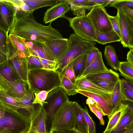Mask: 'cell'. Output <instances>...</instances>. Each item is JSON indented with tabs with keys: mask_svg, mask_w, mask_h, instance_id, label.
Instances as JSON below:
<instances>
[{
	"mask_svg": "<svg viewBox=\"0 0 133 133\" xmlns=\"http://www.w3.org/2000/svg\"><path fill=\"white\" fill-rule=\"evenodd\" d=\"M94 41L85 40L75 33L68 39V48L63 58L57 63L56 70L60 72L64 67L79 56L88 54L96 47Z\"/></svg>",
	"mask_w": 133,
	"mask_h": 133,
	"instance_id": "obj_3",
	"label": "cell"
},
{
	"mask_svg": "<svg viewBox=\"0 0 133 133\" xmlns=\"http://www.w3.org/2000/svg\"><path fill=\"white\" fill-rule=\"evenodd\" d=\"M125 15L127 17L133 20V9L131 8L128 7H123L121 9Z\"/></svg>",
	"mask_w": 133,
	"mask_h": 133,
	"instance_id": "obj_49",
	"label": "cell"
},
{
	"mask_svg": "<svg viewBox=\"0 0 133 133\" xmlns=\"http://www.w3.org/2000/svg\"><path fill=\"white\" fill-rule=\"evenodd\" d=\"M24 39L32 55L56 62L52 54L44 43Z\"/></svg>",
	"mask_w": 133,
	"mask_h": 133,
	"instance_id": "obj_18",
	"label": "cell"
},
{
	"mask_svg": "<svg viewBox=\"0 0 133 133\" xmlns=\"http://www.w3.org/2000/svg\"><path fill=\"white\" fill-rule=\"evenodd\" d=\"M128 108L127 105L122 101L116 110L109 119L107 127L103 133H108L116 125Z\"/></svg>",
	"mask_w": 133,
	"mask_h": 133,
	"instance_id": "obj_23",
	"label": "cell"
},
{
	"mask_svg": "<svg viewBox=\"0 0 133 133\" xmlns=\"http://www.w3.org/2000/svg\"><path fill=\"white\" fill-rule=\"evenodd\" d=\"M64 18L69 21L70 26L78 36L85 40L96 41V30L87 15L73 18L65 16Z\"/></svg>",
	"mask_w": 133,
	"mask_h": 133,
	"instance_id": "obj_7",
	"label": "cell"
},
{
	"mask_svg": "<svg viewBox=\"0 0 133 133\" xmlns=\"http://www.w3.org/2000/svg\"><path fill=\"white\" fill-rule=\"evenodd\" d=\"M104 56L108 65L116 71L118 70L120 62L115 48L111 45L105 46Z\"/></svg>",
	"mask_w": 133,
	"mask_h": 133,
	"instance_id": "obj_24",
	"label": "cell"
},
{
	"mask_svg": "<svg viewBox=\"0 0 133 133\" xmlns=\"http://www.w3.org/2000/svg\"><path fill=\"white\" fill-rule=\"evenodd\" d=\"M23 1L34 11L41 8L52 6L61 0H23Z\"/></svg>",
	"mask_w": 133,
	"mask_h": 133,
	"instance_id": "obj_32",
	"label": "cell"
},
{
	"mask_svg": "<svg viewBox=\"0 0 133 133\" xmlns=\"http://www.w3.org/2000/svg\"><path fill=\"white\" fill-rule=\"evenodd\" d=\"M76 121L73 102L69 101L61 106L54 114L51 130L75 129Z\"/></svg>",
	"mask_w": 133,
	"mask_h": 133,
	"instance_id": "obj_4",
	"label": "cell"
},
{
	"mask_svg": "<svg viewBox=\"0 0 133 133\" xmlns=\"http://www.w3.org/2000/svg\"><path fill=\"white\" fill-rule=\"evenodd\" d=\"M61 87L68 96L74 95L77 93L75 84L67 78L61 76Z\"/></svg>",
	"mask_w": 133,
	"mask_h": 133,
	"instance_id": "obj_35",
	"label": "cell"
},
{
	"mask_svg": "<svg viewBox=\"0 0 133 133\" xmlns=\"http://www.w3.org/2000/svg\"><path fill=\"white\" fill-rule=\"evenodd\" d=\"M8 56L0 50V64L8 59Z\"/></svg>",
	"mask_w": 133,
	"mask_h": 133,
	"instance_id": "obj_55",
	"label": "cell"
},
{
	"mask_svg": "<svg viewBox=\"0 0 133 133\" xmlns=\"http://www.w3.org/2000/svg\"><path fill=\"white\" fill-rule=\"evenodd\" d=\"M1 103H0V106H1Z\"/></svg>",
	"mask_w": 133,
	"mask_h": 133,
	"instance_id": "obj_58",
	"label": "cell"
},
{
	"mask_svg": "<svg viewBox=\"0 0 133 133\" xmlns=\"http://www.w3.org/2000/svg\"><path fill=\"white\" fill-rule=\"evenodd\" d=\"M122 102L127 105L128 109L133 114V102L128 100H123Z\"/></svg>",
	"mask_w": 133,
	"mask_h": 133,
	"instance_id": "obj_53",
	"label": "cell"
},
{
	"mask_svg": "<svg viewBox=\"0 0 133 133\" xmlns=\"http://www.w3.org/2000/svg\"><path fill=\"white\" fill-rule=\"evenodd\" d=\"M57 63L65 55L68 48V39L63 38L49 40L44 42Z\"/></svg>",
	"mask_w": 133,
	"mask_h": 133,
	"instance_id": "obj_16",
	"label": "cell"
},
{
	"mask_svg": "<svg viewBox=\"0 0 133 133\" xmlns=\"http://www.w3.org/2000/svg\"><path fill=\"white\" fill-rule=\"evenodd\" d=\"M75 85L77 90L85 91L98 94L111 102V94L94 84L85 78L77 80Z\"/></svg>",
	"mask_w": 133,
	"mask_h": 133,
	"instance_id": "obj_17",
	"label": "cell"
},
{
	"mask_svg": "<svg viewBox=\"0 0 133 133\" xmlns=\"http://www.w3.org/2000/svg\"><path fill=\"white\" fill-rule=\"evenodd\" d=\"M77 93H80L92 99L98 107L109 119L113 113L111 102L105 99L101 96L90 92L77 90Z\"/></svg>",
	"mask_w": 133,
	"mask_h": 133,
	"instance_id": "obj_19",
	"label": "cell"
},
{
	"mask_svg": "<svg viewBox=\"0 0 133 133\" xmlns=\"http://www.w3.org/2000/svg\"><path fill=\"white\" fill-rule=\"evenodd\" d=\"M50 91L43 90L38 92H34L35 98L33 104H38L43 107L44 104L46 103L45 101Z\"/></svg>",
	"mask_w": 133,
	"mask_h": 133,
	"instance_id": "obj_42",
	"label": "cell"
},
{
	"mask_svg": "<svg viewBox=\"0 0 133 133\" xmlns=\"http://www.w3.org/2000/svg\"><path fill=\"white\" fill-rule=\"evenodd\" d=\"M0 87L9 96L19 98L24 97L30 90L28 81L20 79L9 81L0 74Z\"/></svg>",
	"mask_w": 133,
	"mask_h": 133,
	"instance_id": "obj_9",
	"label": "cell"
},
{
	"mask_svg": "<svg viewBox=\"0 0 133 133\" xmlns=\"http://www.w3.org/2000/svg\"><path fill=\"white\" fill-rule=\"evenodd\" d=\"M30 119V125L27 133H49L46 126V112L43 107L38 104Z\"/></svg>",
	"mask_w": 133,
	"mask_h": 133,
	"instance_id": "obj_13",
	"label": "cell"
},
{
	"mask_svg": "<svg viewBox=\"0 0 133 133\" xmlns=\"http://www.w3.org/2000/svg\"><path fill=\"white\" fill-rule=\"evenodd\" d=\"M118 70L125 79L133 82V66L127 61L120 62Z\"/></svg>",
	"mask_w": 133,
	"mask_h": 133,
	"instance_id": "obj_34",
	"label": "cell"
},
{
	"mask_svg": "<svg viewBox=\"0 0 133 133\" xmlns=\"http://www.w3.org/2000/svg\"><path fill=\"white\" fill-rule=\"evenodd\" d=\"M59 72L61 76L67 78L74 84H75L76 79L71 63L64 67Z\"/></svg>",
	"mask_w": 133,
	"mask_h": 133,
	"instance_id": "obj_39",
	"label": "cell"
},
{
	"mask_svg": "<svg viewBox=\"0 0 133 133\" xmlns=\"http://www.w3.org/2000/svg\"><path fill=\"white\" fill-rule=\"evenodd\" d=\"M90 111L94 113L100 120V124L104 125L105 122L103 116L105 115L98 107L96 103L91 98H88L86 101Z\"/></svg>",
	"mask_w": 133,
	"mask_h": 133,
	"instance_id": "obj_37",
	"label": "cell"
},
{
	"mask_svg": "<svg viewBox=\"0 0 133 133\" xmlns=\"http://www.w3.org/2000/svg\"><path fill=\"white\" fill-rule=\"evenodd\" d=\"M8 39L12 46L22 56L29 57L32 55L24 39L15 34L8 35Z\"/></svg>",
	"mask_w": 133,
	"mask_h": 133,
	"instance_id": "obj_21",
	"label": "cell"
},
{
	"mask_svg": "<svg viewBox=\"0 0 133 133\" xmlns=\"http://www.w3.org/2000/svg\"><path fill=\"white\" fill-rule=\"evenodd\" d=\"M5 109V107L1 105L0 106V128L3 124Z\"/></svg>",
	"mask_w": 133,
	"mask_h": 133,
	"instance_id": "obj_52",
	"label": "cell"
},
{
	"mask_svg": "<svg viewBox=\"0 0 133 133\" xmlns=\"http://www.w3.org/2000/svg\"><path fill=\"white\" fill-rule=\"evenodd\" d=\"M27 59L28 71L31 70L43 68L42 63L36 57L31 55Z\"/></svg>",
	"mask_w": 133,
	"mask_h": 133,
	"instance_id": "obj_44",
	"label": "cell"
},
{
	"mask_svg": "<svg viewBox=\"0 0 133 133\" xmlns=\"http://www.w3.org/2000/svg\"><path fill=\"white\" fill-rule=\"evenodd\" d=\"M61 80L60 73L58 70L42 68L28 71V81L33 92L51 91L60 87Z\"/></svg>",
	"mask_w": 133,
	"mask_h": 133,
	"instance_id": "obj_2",
	"label": "cell"
},
{
	"mask_svg": "<svg viewBox=\"0 0 133 133\" xmlns=\"http://www.w3.org/2000/svg\"><path fill=\"white\" fill-rule=\"evenodd\" d=\"M9 0L15 8L16 17H26L34 11L22 0Z\"/></svg>",
	"mask_w": 133,
	"mask_h": 133,
	"instance_id": "obj_29",
	"label": "cell"
},
{
	"mask_svg": "<svg viewBox=\"0 0 133 133\" xmlns=\"http://www.w3.org/2000/svg\"><path fill=\"white\" fill-rule=\"evenodd\" d=\"M99 52L98 49L95 47L88 54L84 70L94 61Z\"/></svg>",
	"mask_w": 133,
	"mask_h": 133,
	"instance_id": "obj_47",
	"label": "cell"
},
{
	"mask_svg": "<svg viewBox=\"0 0 133 133\" xmlns=\"http://www.w3.org/2000/svg\"><path fill=\"white\" fill-rule=\"evenodd\" d=\"M81 111L88 125L89 133H96V132L95 124L89 115L87 108H81Z\"/></svg>",
	"mask_w": 133,
	"mask_h": 133,
	"instance_id": "obj_40",
	"label": "cell"
},
{
	"mask_svg": "<svg viewBox=\"0 0 133 133\" xmlns=\"http://www.w3.org/2000/svg\"><path fill=\"white\" fill-rule=\"evenodd\" d=\"M76 127L75 130L81 133H89L88 127L81 111L82 107L76 102L73 101Z\"/></svg>",
	"mask_w": 133,
	"mask_h": 133,
	"instance_id": "obj_25",
	"label": "cell"
},
{
	"mask_svg": "<svg viewBox=\"0 0 133 133\" xmlns=\"http://www.w3.org/2000/svg\"><path fill=\"white\" fill-rule=\"evenodd\" d=\"M109 6L114 7L117 9H121L125 7L132 8L133 0H114L109 4Z\"/></svg>",
	"mask_w": 133,
	"mask_h": 133,
	"instance_id": "obj_43",
	"label": "cell"
},
{
	"mask_svg": "<svg viewBox=\"0 0 133 133\" xmlns=\"http://www.w3.org/2000/svg\"><path fill=\"white\" fill-rule=\"evenodd\" d=\"M105 8L100 5L95 6L86 15L96 31L104 32L113 30Z\"/></svg>",
	"mask_w": 133,
	"mask_h": 133,
	"instance_id": "obj_8",
	"label": "cell"
},
{
	"mask_svg": "<svg viewBox=\"0 0 133 133\" xmlns=\"http://www.w3.org/2000/svg\"><path fill=\"white\" fill-rule=\"evenodd\" d=\"M2 89H1V87H0V92H1V91H2Z\"/></svg>",
	"mask_w": 133,
	"mask_h": 133,
	"instance_id": "obj_57",
	"label": "cell"
},
{
	"mask_svg": "<svg viewBox=\"0 0 133 133\" xmlns=\"http://www.w3.org/2000/svg\"><path fill=\"white\" fill-rule=\"evenodd\" d=\"M30 125V121L22 114L5 108L0 133H27Z\"/></svg>",
	"mask_w": 133,
	"mask_h": 133,
	"instance_id": "obj_5",
	"label": "cell"
},
{
	"mask_svg": "<svg viewBox=\"0 0 133 133\" xmlns=\"http://www.w3.org/2000/svg\"><path fill=\"white\" fill-rule=\"evenodd\" d=\"M133 123V114L128 108L116 127L108 133H116Z\"/></svg>",
	"mask_w": 133,
	"mask_h": 133,
	"instance_id": "obj_30",
	"label": "cell"
},
{
	"mask_svg": "<svg viewBox=\"0 0 133 133\" xmlns=\"http://www.w3.org/2000/svg\"><path fill=\"white\" fill-rule=\"evenodd\" d=\"M120 80L123 100L133 102V82L124 79Z\"/></svg>",
	"mask_w": 133,
	"mask_h": 133,
	"instance_id": "obj_33",
	"label": "cell"
},
{
	"mask_svg": "<svg viewBox=\"0 0 133 133\" xmlns=\"http://www.w3.org/2000/svg\"><path fill=\"white\" fill-rule=\"evenodd\" d=\"M69 101L68 95L60 87L55 89L49 93L43 107L46 112V126L47 131H51L53 116L59 108Z\"/></svg>",
	"mask_w": 133,
	"mask_h": 133,
	"instance_id": "obj_6",
	"label": "cell"
},
{
	"mask_svg": "<svg viewBox=\"0 0 133 133\" xmlns=\"http://www.w3.org/2000/svg\"><path fill=\"white\" fill-rule=\"evenodd\" d=\"M108 92L111 94L116 83H112L101 81H89Z\"/></svg>",
	"mask_w": 133,
	"mask_h": 133,
	"instance_id": "obj_41",
	"label": "cell"
},
{
	"mask_svg": "<svg viewBox=\"0 0 133 133\" xmlns=\"http://www.w3.org/2000/svg\"><path fill=\"white\" fill-rule=\"evenodd\" d=\"M123 98L121 92L120 79L117 82L111 95V100L113 113L116 110Z\"/></svg>",
	"mask_w": 133,
	"mask_h": 133,
	"instance_id": "obj_31",
	"label": "cell"
},
{
	"mask_svg": "<svg viewBox=\"0 0 133 133\" xmlns=\"http://www.w3.org/2000/svg\"><path fill=\"white\" fill-rule=\"evenodd\" d=\"M51 22L44 25L36 21L33 13L22 17H15L8 32L25 39L42 43L49 40L63 38L57 30L53 28Z\"/></svg>",
	"mask_w": 133,
	"mask_h": 133,
	"instance_id": "obj_1",
	"label": "cell"
},
{
	"mask_svg": "<svg viewBox=\"0 0 133 133\" xmlns=\"http://www.w3.org/2000/svg\"><path fill=\"white\" fill-rule=\"evenodd\" d=\"M8 34L0 28V50L8 57L9 54Z\"/></svg>",
	"mask_w": 133,
	"mask_h": 133,
	"instance_id": "obj_38",
	"label": "cell"
},
{
	"mask_svg": "<svg viewBox=\"0 0 133 133\" xmlns=\"http://www.w3.org/2000/svg\"><path fill=\"white\" fill-rule=\"evenodd\" d=\"M130 50L127 55V61L133 66V48H130Z\"/></svg>",
	"mask_w": 133,
	"mask_h": 133,
	"instance_id": "obj_50",
	"label": "cell"
},
{
	"mask_svg": "<svg viewBox=\"0 0 133 133\" xmlns=\"http://www.w3.org/2000/svg\"><path fill=\"white\" fill-rule=\"evenodd\" d=\"M49 133H76L75 129L70 130L62 131H58L51 130Z\"/></svg>",
	"mask_w": 133,
	"mask_h": 133,
	"instance_id": "obj_54",
	"label": "cell"
},
{
	"mask_svg": "<svg viewBox=\"0 0 133 133\" xmlns=\"http://www.w3.org/2000/svg\"><path fill=\"white\" fill-rule=\"evenodd\" d=\"M8 59L20 79L28 81V70L27 58L21 56L9 42Z\"/></svg>",
	"mask_w": 133,
	"mask_h": 133,
	"instance_id": "obj_10",
	"label": "cell"
},
{
	"mask_svg": "<svg viewBox=\"0 0 133 133\" xmlns=\"http://www.w3.org/2000/svg\"><path fill=\"white\" fill-rule=\"evenodd\" d=\"M16 16V10L9 0H0V28L8 34Z\"/></svg>",
	"mask_w": 133,
	"mask_h": 133,
	"instance_id": "obj_12",
	"label": "cell"
},
{
	"mask_svg": "<svg viewBox=\"0 0 133 133\" xmlns=\"http://www.w3.org/2000/svg\"><path fill=\"white\" fill-rule=\"evenodd\" d=\"M88 54H84L81 55L71 62L76 81L84 70Z\"/></svg>",
	"mask_w": 133,
	"mask_h": 133,
	"instance_id": "obj_28",
	"label": "cell"
},
{
	"mask_svg": "<svg viewBox=\"0 0 133 133\" xmlns=\"http://www.w3.org/2000/svg\"><path fill=\"white\" fill-rule=\"evenodd\" d=\"M70 5L71 11L75 7H79L86 9L91 10L97 5L91 0H65Z\"/></svg>",
	"mask_w": 133,
	"mask_h": 133,
	"instance_id": "obj_36",
	"label": "cell"
},
{
	"mask_svg": "<svg viewBox=\"0 0 133 133\" xmlns=\"http://www.w3.org/2000/svg\"><path fill=\"white\" fill-rule=\"evenodd\" d=\"M75 130L76 133H81L78 132V131H77V130Z\"/></svg>",
	"mask_w": 133,
	"mask_h": 133,
	"instance_id": "obj_56",
	"label": "cell"
},
{
	"mask_svg": "<svg viewBox=\"0 0 133 133\" xmlns=\"http://www.w3.org/2000/svg\"><path fill=\"white\" fill-rule=\"evenodd\" d=\"M96 41L102 44L121 42L119 37L114 30L108 32H100L96 31Z\"/></svg>",
	"mask_w": 133,
	"mask_h": 133,
	"instance_id": "obj_27",
	"label": "cell"
},
{
	"mask_svg": "<svg viewBox=\"0 0 133 133\" xmlns=\"http://www.w3.org/2000/svg\"><path fill=\"white\" fill-rule=\"evenodd\" d=\"M117 14L124 47L133 48V20L126 16L121 9H117Z\"/></svg>",
	"mask_w": 133,
	"mask_h": 133,
	"instance_id": "obj_11",
	"label": "cell"
},
{
	"mask_svg": "<svg viewBox=\"0 0 133 133\" xmlns=\"http://www.w3.org/2000/svg\"><path fill=\"white\" fill-rule=\"evenodd\" d=\"M87 10L81 7H75L72 10L73 14L77 17H82L85 16Z\"/></svg>",
	"mask_w": 133,
	"mask_h": 133,
	"instance_id": "obj_48",
	"label": "cell"
},
{
	"mask_svg": "<svg viewBox=\"0 0 133 133\" xmlns=\"http://www.w3.org/2000/svg\"><path fill=\"white\" fill-rule=\"evenodd\" d=\"M85 78L89 81H101L115 83L120 79L119 74L112 69L89 75Z\"/></svg>",
	"mask_w": 133,
	"mask_h": 133,
	"instance_id": "obj_22",
	"label": "cell"
},
{
	"mask_svg": "<svg viewBox=\"0 0 133 133\" xmlns=\"http://www.w3.org/2000/svg\"><path fill=\"white\" fill-rule=\"evenodd\" d=\"M116 133H133V123Z\"/></svg>",
	"mask_w": 133,
	"mask_h": 133,
	"instance_id": "obj_51",
	"label": "cell"
},
{
	"mask_svg": "<svg viewBox=\"0 0 133 133\" xmlns=\"http://www.w3.org/2000/svg\"><path fill=\"white\" fill-rule=\"evenodd\" d=\"M35 57L40 61L43 66V68L50 70H56L57 65L56 62Z\"/></svg>",
	"mask_w": 133,
	"mask_h": 133,
	"instance_id": "obj_45",
	"label": "cell"
},
{
	"mask_svg": "<svg viewBox=\"0 0 133 133\" xmlns=\"http://www.w3.org/2000/svg\"><path fill=\"white\" fill-rule=\"evenodd\" d=\"M0 74L9 81H14L20 79L8 59L0 64Z\"/></svg>",
	"mask_w": 133,
	"mask_h": 133,
	"instance_id": "obj_26",
	"label": "cell"
},
{
	"mask_svg": "<svg viewBox=\"0 0 133 133\" xmlns=\"http://www.w3.org/2000/svg\"><path fill=\"white\" fill-rule=\"evenodd\" d=\"M109 69L103 62L102 53L100 51L95 59L85 69L77 80L84 78L89 75L106 71Z\"/></svg>",
	"mask_w": 133,
	"mask_h": 133,
	"instance_id": "obj_20",
	"label": "cell"
},
{
	"mask_svg": "<svg viewBox=\"0 0 133 133\" xmlns=\"http://www.w3.org/2000/svg\"><path fill=\"white\" fill-rule=\"evenodd\" d=\"M112 26L113 30L117 34L122 41V37L120 29L118 16L117 15L115 16H112L108 15Z\"/></svg>",
	"mask_w": 133,
	"mask_h": 133,
	"instance_id": "obj_46",
	"label": "cell"
},
{
	"mask_svg": "<svg viewBox=\"0 0 133 133\" xmlns=\"http://www.w3.org/2000/svg\"><path fill=\"white\" fill-rule=\"evenodd\" d=\"M69 4L65 0L51 7L44 13L43 21L45 24L52 22L58 18H64L65 14L70 11Z\"/></svg>",
	"mask_w": 133,
	"mask_h": 133,
	"instance_id": "obj_15",
	"label": "cell"
},
{
	"mask_svg": "<svg viewBox=\"0 0 133 133\" xmlns=\"http://www.w3.org/2000/svg\"><path fill=\"white\" fill-rule=\"evenodd\" d=\"M0 103L5 108L18 111L30 120V116L29 112L21 102L20 98L10 96L2 90L0 92Z\"/></svg>",
	"mask_w": 133,
	"mask_h": 133,
	"instance_id": "obj_14",
	"label": "cell"
}]
</instances>
